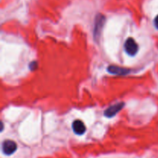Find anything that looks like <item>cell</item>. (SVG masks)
I'll return each instance as SVG.
<instances>
[{
	"instance_id": "6da1fadb",
	"label": "cell",
	"mask_w": 158,
	"mask_h": 158,
	"mask_svg": "<svg viewBox=\"0 0 158 158\" xmlns=\"http://www.w3.org/2000/svg\"><path fill=\"white\" fill-rule=\"evenodd\" d=\"M105 22H106V18H105L104 15H102V14H97L95 19V22H94V37L96 41L100 40Z\"/></svg>"
},
{
	"instance_id": "7a4b0ae2",
	"label": "cell",
	"mask_w": 158,
	"mask_h": 158,
	"mask_svg": "<svg viewBox=\"0 0 158 158\" xmlns=\"http://www.w3.org/2000/svg\"><path fill=\"white\" fill-rule=\"evenodd\" d=\"M139 46L133 38H128L124 43V50L128 55L134 56L137 53Z\"/></svg>"
},
{
	"instance_id": "3957f363",
	"label": "cell",
	"mask_w": 158,
	"mask_h": 158,
	"mask_svg": "<svg viewBox=\"0 0 158 158\" xmlns=\"http://www.w3.org/2000/svg\"><path fill=\"white\" fill-rule=\"evenodd\" d=\"M17 150V145L14 141L10 140H5L2 143V152L6 155H11Z\"/></svg>"
},
{
	"instance_id": "277c9868",
	"label": "cell",
	"mask_w": 158,
	"mask_h": 158,
	"mask_svg": "<svg viewBox=\"0 0 158 158\" xmlns=\"http://www.w3.org/2000/svg\"><path fill=\"white\" fill-rule=\"evenodd\" d=\"M123 106H124V103H116V104L108 107L107 109L105 110L104 115L106 116V117H113L114 116H115L117 113L120 112V110L123 107Z\"/></svg>"
},
{
	"instance_id": "5b68a950",
	"label": "cell",
	"mask_w": 158,
	"mask_h": 158,
	"mask_svg": "<svg viewBox=\"0 0 158 158\" xmlns=\"http://www.w3.org/2000/svg\"><path fill=\"white\" fill-rule=\"evenodd\" d=\"M73 132L77 135H83L86 132V126L82 120H77L73 123Z\"/></svg>"
},
{
	"instance_id": "8992f818",
	"label": "cell",
	"mask_w": 158,
	"mask_h": 158,
	"mask_svg": "<svg viewBox=\"0 0 158 158\" xmlns=\"http://www.w3.org/2000/svg\"><path fill=\"white\" fill-rule=\"evenodd\" d=\"M108 72L111 74H114V75L118 76H123L127 75L129 73L130 70L127 69H124V68L119 67V66H110L107 69Z\"/></svg>"
},
{
	"instance_id": "52a82bcc",
	"label": "cell",
	"mask_w": 158,
	"mask_h": 158,
	"mask_svg": "<svg viewBox=\"0 0 158 158\" xmlns=\"http://www.w3.org/2000/svg\"><path fill=\"white\" fill-rule=\"evenodd\" d=\"M37 66V64L35 62H33V63H32L30 64V69H32V70H33L34 69H35Z\"/></svg>"
},
{
	"instance_id": "ba28073f",
	"label": "cell",
	"mask_w": 158,
	"mask_h": 158,
	"mask_svg": "<svg viewBox=\"0 0 158 158\" xmlns=\"http://www.w3.org/2000/svg\"><path fill=\"white\" fill-rule=\"evenodd\" d=\"M154 25L157 27V29H158V15L156 16L155 19H154Z\"/></svg>"
}]
</instances>
